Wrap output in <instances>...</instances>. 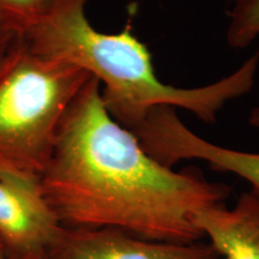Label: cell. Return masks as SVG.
I'll return each mask as SVG.
<instances>
[{
	"label": "cell",
	"instance_id": "obj_1",
	"mask_svg": "<svg viewBox=\"0 0 259 259\" xmlns=\"http://www.w3.org/2000/svg\"><path fill=\"white\" fill-rule=\"evenodd\" d=\"M38 186L65 228H115L154 241L196 242L200 210L223 204L229 187L196 168L154 160L102 103L90 77L61 120Z\"/></svg>",
	"mask_w": 259,
	"mask_h": 259
},
{
	"label": "cell",
	"instance_id": "obj_2",
	"mask_svg": "<svg viewBox=\"0 0 259 259\" xmlns=\"http://www.w3.org/2000/svg\"><path fill=\"white\" fill-rule=\"evenodd\" d=\"M88 0H56L42 22L23 40L38 56L72 64L95 77L102 103L114 120L134 132L161 106L183 108L205 124H215L232 100L246 95L255 83L259 53L238 70L208 85L178 88L157 78L148 47L131 32L96 30L85 15Z\"/></svg>",
	"mask_w": 259,
	"mask_h": 259
},
{
	"label": "cell",
	"instance_id": "obj_3",
	"mask_svg": "<svg viewBox=\"0 0 259 259\" xmlns=\"http://www.w3.org/2000/svg\"><path fill=\"white\" fill-rule=\"evenodd\" d=\"M90 77L15 41L0 61V180L38 183L65 113Z\"/></svg>",
	"mask_w": 259,
	"mask_h": 259
},
{
	"label": "cell",
	"instance_id": "obj_4",
	"mask_svg": "<svg viewBox=\"0 0 259 259\" xmlns=\"http://www.w3.org/2000/svg\"><path fill=\"white\" fill-rule=\"evenodd\" d=\"M134 134L144 150L163 166L171 168L183 160H202L212 169L242 178L259 191V153L221 147L199 137L171 107L154 108Z\"/></svg>",
	"mask_w": 259,
	"mask_h": 259
},
{
	"label": "cell",
	"instance_id": "obj_5",
	"mask_svg": "<svg viewBox=\"0 0 259 259\" xmlns=\"http://www.w3.org/2000/svg\"><path fill=\"white\" fill-rule=\"evenodd\" d=\"M54 259H219L210 242L154 241L115 228H65L52 242Z\"/></svg>",
	"mask_w": 259,
	"mask_h": 259
},
{
	"label": "cell",
	"instance_id": "obj_6",
	"mask_svg": "<svg viewBox=\"0 0 259 259\" xmlns=\"http://www.w3.org/2000/svg\"><path fill=\"white\" fill-rule=\"evenodd\" d=\"M60 228L38 183L0 180V239L8 255L47 251Z\"/></svg>",
	"mask_w": 259,
	"mask_h": 259
},
{
	"label": "cell",
	"instance_id": "obj_7",
	"mask_svg": "<svg viewBox=\"0 0 259 259\" xmlns=\"http://www.w3.org/2000/svg\"><path fill=\"white\" fill-rule=\"evenodd\" d=\"M194 225L220 257L259 259V191H246L232 209L219 204L200 210Z\"/></svg>",
	"mask_w": 259,
	"mask_h": 259
},
{
	"label": "cell",
	"instance_id": "obj_8",
	"mask_svg": "<svg viewBox=\"0 0 259 259\" xmlns=\"http://www.w3.org/2000/svg\"><path fill=\"white\" fill-rule=\"evenodd\" d=\"M56 0H0V32L24 38L42 22Z\"/></svg>",
	"mask_w": 259,
	"mask_h": 259
},
{
	"label": "cell",
	"instance_id": "obj_9",
	"mask_svg": "<svg viewBox=\"0 0 259 259\" xmlns=\"http://www.w3.org/2000/svg\"><path fill=\"white\" fill-rule=\"evenodd\" d=\"M258 37L259 0H233L228 10V27L226 31L228 46L233 50H244Z\"/></svg>",
	"mask_w": 259,
	"mask_h": 259
},
{
	"label": "cell",
	"instance_id": "obj_10",
	"mask_svg": "<svg viewBox=\"0 0 259 259\" xmlns=\"http://www.w3.org/2000/svg\"><path fill=\"white\" fill-rule=\"evenodd\" d=\"M17 38L11 36V35L4 34V32H0V61L4 59L10 48L12 47V45L15 44V41Z\"/></svg>",
	"mask_w": 259,
	"mask_h": 259
},
{
	"label": "cell",
	"instance_id": "obj_11",
	"mask_svg": "<svg viewBox=\"0 0 259 259\" xmlns=\"http://www.w3.org/2000/svg\"><path fill=\"white\" fill-rule=\"evenodd\" d=\"M6 259H54L48 253V251L34 252V253L19 254V255H8Z\"/></svg>",
	"mask_w": 259,
	"mask_h": 259
},
{
	"label": "cell",
	"instance_id": "obj_12",
	"mask_svg": "<svg viewBox=\"0 0 259 259\" xmlns=\"http://www.w3.org/2000/svg\"><path fill=\"white\" fill-rule=\"evenodd\" d=\"M248 121H250V124L253 126V127L259 128V107L258 108H254L253 111L251 112Z\"/></svg>",
	"mask_w": 259,
	"mask_h": 259
},
{
	"label": "cell",
	"instance_id": "obj_13",
	"mask_svg": "<svg viewBox=\"0 0 259 259\" xmlns=\"http://www.w3.org/2000/svg\"><path fill=\"white\" fill-rule=\"evenodd\" d=\"M6 257H8V253H6L5 245L2 241V239H0V259H6Z\"/></svg>",
	"mask_w": 259,
	"mask_h": 259
}]
</instances>
